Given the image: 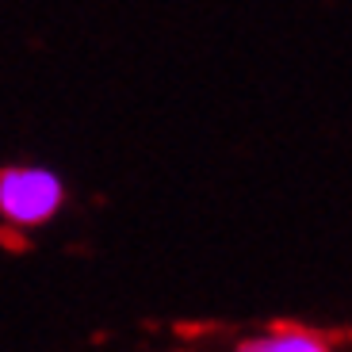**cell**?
Here are the masks:
<instances>
[{
	"label": "cell",
	"instance_id": "cell-1",
	"mask_svg": "<svg viewBox=\"0 0 352 352\" xmlns=\"http://www.w3.org/2000/svg\"><path fill=\"white\" fill-rule=\"evenodd\" d=\"M65 207V180L50 165H8L0 168V219L8 226H46Z\"/></svg>",
	"mask_w": 352,
	"mask_h": 352
},
{
	"label": "cell",
	"instance_id": "cell-2",
	"mask_svg": "<svg viewBox=\"0 0 352 352\" xmlns=\"http://www.w3.org/2000/svg\"><path fill=\"white\" fill-rule=\"evenodd\" d=\"M245 352H326L329 341L318 337L314 329H302V326H287V329H268L264 337H249L241 341Z\"/></svg>",
	"mask_w": 352,
	"mask_h": 352
}]
</instances>
